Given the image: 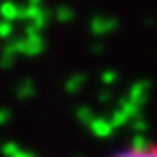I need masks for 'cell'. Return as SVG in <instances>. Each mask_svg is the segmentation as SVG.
<instances>
[{
	"label": "cell",
	"instance_id": "cell-1",
	"mask_svg": "<svg viewBox=\"0 0 157 157\" xmlns=\"http://www.w3.org/2000/svg\"><path fill=\"white\" fill-rule=\"evenodd\" d=\"M105 157H157V140H153V137L131 140L127 144H120L118 148L109 151Z\"/></svg>",
	"mask_w": 157,
	"mask_h": 157
}]
</instances>
